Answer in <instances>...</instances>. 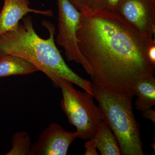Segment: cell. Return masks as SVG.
I'll use <instances>...</instances> for the list:
<instances>
[{
	"instance_id": "cell-1",
	"label": "cell",
	"mask_w": 155,
	"mask_h": 155,
	"mask_svg": "<svg viewBox=\"0 0 155 155\" xmlns=\"http://www.w3.org/2000/svg\"><path fill=\"white\" fill-rule=\"evenodd\" d=\"M79 11L77 45L92 70V83L133 99L139 81L154 76L147 51L155 39L140 33L116 12L86 5Z\"/></svg>"
},
{
	"instance_id": "cell-2",
	"label": "cell",
	"mask_w": 155,
	"mask_h": 155,
	"mask_svg": "<svg viewBox=\"0 0 155 155\" xmlns=\"http://www.w3.org/2000/svg\"><path fill=\"white\" fill-rule=\"evenodd\" d=\"M22 19V23L19 22L15 29L0 35V58L8 55L24 58L34 64L56 86L62 78L93 96L92 83L80 77L67 66L56 46L54 25L42 21V24L49 33L48 38L44 39L35 30L32 17L27 16Z\"/></svg>"
},
{
	"instance_id": "cell-3",
	"label": "cell",
	"mask_w": 155,
	"mask_h": 155,
	"mask_svg": "<svg viewBox=\"0 0 155 155\" xmlns=\"http://www.w3.org/2000/svg\"><path fill=\"white\" fill-rule=\"evenodd\" d=\"M94 97L104 118L116 136L122 155H144L139 125L132 108L133 99L112 93L92 84Z\"/></svg>"
},
{
	"instance_id": "cell-4",
	"label": "cell",
	"mask_w": 155,
	"mask_h": 155,
	"mask_svg": "<svg viewBox=\"0 0 155 155\" xmlns=\"http://www.w3.org/2000/svg\"><path fill=\"white\" fill-rule=\"evenodd\" d=\"M70 81L61 78L57 86L61 87L63 99L61 106L70 125L75 126L83 140L93 138L104 115L100 106L96 105L93 96L86 91L81 92Z\"/></svg>"
},
{
	"instance_id": "cell-5",
	"label": "cell",
	"mask_w": 155,
	"mask_h": 155,
	"mask_svg": "<svg viewBox=\"0 0 155 155\" xmlns=\"http://www.w3.org/2000/svg\"><path fill=\"white\" fill-rule=\"evenodd\" d=\"M58 31L56 41L65 50L69 61L81 64L87 73L92 76V70L88 62L81 53L77 45L76 33L80 19V12L69 0H58Z\"/></svg>"
},
{
	"instance_id": "cell-6",
	"label": "cell",
	"mask_w": 155,
	"mask_h": 155,
	"mask_svg": "<svg viewBox=\"0 0 155 155\" xmlns=\"http://www.w3.org/2000/svg\"><path fill=\"white\" fill-rule=\"evenodd\" d=\"M115 12L140 33L153 38L155 32V0H120Z\"/></svg>"
},
{
	"instance_id": "cell-7",
	"label": "cell",
	"mask_w": 155,
	"mask_h": 155,
	"mask_svg": "<svg viewBox=\"0 0 155 155\" xmlns=\"http://www.w3.org/2000/svg\"><path fill=\"white\" fill-rule=\"evenodd\" d=\"M79 133L69 132L59 124L52 123L31 145L29 155H66L70 145Z\"/></svg>"
},
{
	"instance_id": "cell-8",
	"label": "cell",
	"mask_w": 155,
	"mask_h": 155,
	"mask_svg": "<svg viewBox=\"0 0 155 155\" xmlns=\"http://www.w3.org/2000/svg\"><path fill=\"white\" fill-rule=\"evenodd\" d=\"M4 5L0 12V35L14 30L19 21L28 13L41 14L48 17L53 15L51 10L41 11L31 8L28 0H3Z\"/></svg>"
},
{
	"instance_id": "cell-9",
	"label": "cell",
	"mask_w": 155,
	"mask_h": 155,
	"mask_svg": "<svg viewBox=\"0 0 155 155\" xmlns=\"http://www.w3.org/2000/svg\"><path fill=\"white\" fill-rule=\"evenodd\" d=\"M38 71L34 64L21 57L8 55L0 58V78L28 75Z\"/></svg>"
},
{
	"instance_id": "cell-10",
	"label": "cell",
	"mask_w": 155,
	"mask_h": 155,
	"mask_svg": "<svg viewBox=\"0 0 155 155\" xmlns=\"http://www.w3.org/2000/svg\"><path fill=\"white\" fill-rule=\"evenodd\" d=\"M93 139L101 155L122 154L116 136L105 121L101 122Z\"/></svg>"
},
{
	"instance_id": "cell-11",
	"label": "cell",
	"mask_w": 155,
	"mask_h": 155,
	"mask_svg": "<svg viewBox=\"0 0 155 155\" xmlns=\"http://www.w3.org/2000/svg\"><path fill=\"white\" fill-rule=\"evenodd\" d=\"M134 94L137 97L135 106L139 110L144 111L155 105V78H147L139 81L136 85Z\"/></svg>"
},
{
	"instance_id": "cell-12",
	"label": "cell",
	"mask_w": 155,
	"mask_h": 155,
	"mask_svg": "<svg viewBox=\"0 0 155 155\" xmlns=\"http://www.w3.org/2000/svg\"><path fill=\"white\" fill-rule=\"evenodd\" d=\"M29 135L26 131L14 133L12 138V149L6 155H29L31 146Z\"/></svg>"
},
{
	"instance_id": "cell-13",
	"label": "cell",
	"mask_w": 155,
	"mask_h": 155,
	"mask_svg": "<svg viewBox=\"0 0 155 155\" xmlns=\"http://www.w3.org/2000/svg\"><path fill=\"white\" fill-rule=\"evenodd\" d=\"M120 0H87L86 5L95 10H105L115 12Z\"/></svg>"
},
{
	"instance_id": "cell-14",
	"label": "cell",
	"mask_w": 155,
	"mask_h": 155,
	"mask_svg": "<svg viewBox=\"0 0 155 155\" xmlns=\"http://www.w3.org/2000/svg\"><path fill=\"white\" fill-rule=\"evenodd\" d=\"M86 149L84 155H98L97 150V147L93 138L89 139L85 144Z\"/></svg>"
},
{
	"instance_id": "cell-15",
	"label": "cell",
	"mask_w": 155,
	"mask_h": 155,
	"mask_svg": "<svg viewBox=\"0 0 155 155\" xmlns=\"http://www.w3.org/2000/svg\"><path fill=\"white\" fill-rule=\"evenodd\" d=\"M147 57L150 63L155 67V42L150 46L147 51Z\"/></svg>"
},
{
	"instance_id": "cell-16",
	"label": "cell",
	"mask_w": 155,
	"mask_h": 155,
	"mask_svg": "<svg viewBox=\"0 0 155 155\" xmlns=\"http://www.w3.org/2000/svg\"><path fill=\"white\" fill-rule=\"evenodd\" d=\"M142 116L143 118L149 119L153 123H155V112L153 110L152 108L143 111Z\"/></svg>"
},
{
	"instance_id": "cell-17",
	"label": "cell",
	"mask_w": 155,
	"mask_h": 155,
	"mask_svg": "<svg viewBox=\"0 0 155 155\" xmlns=\"http://www.w3.org/2000/svg\"><path fill=\"white\" fill-rule=\"evenodd\" d=\"M69 1L78 11L81 6L86 5L87 0H69Z\"/></svg>"
}]
</instances>
